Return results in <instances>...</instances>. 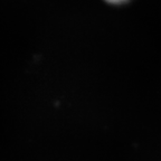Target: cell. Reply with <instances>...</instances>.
<instances>
[{
  "label": "cell",
  "mask_w": 161,
  "mask_h": 161,
  "mask_svg": "<svg viewBox=\"0 0 161 161\" xmlns=\"http://www.w3.org/2000/svg\"><path fill=\"white\" fill-rule=\"evenodd\" d=\"M105 1H108V3H113V5H120V3H126L129 0H105Z\"/></svg>",
  "instance_id": "cell-1"
}]
</instances>
